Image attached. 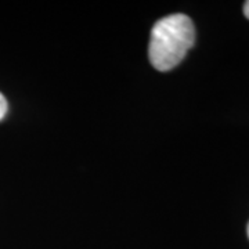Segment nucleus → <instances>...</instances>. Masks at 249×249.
Here are the masks:
<instances>
[{
  "mask_svg": "<svg viewBox=\"0 0 249 249\" xmlns=\"http://www.w3.org/2000/svg\"><path fill=\"white\" fill-rule=\"evenodd\" d=\"M7 108H9L7 100H6L4 96L0 93V121L6 116V114H7Z\"/></svg>",
  "mask_w": 249,
  "mask_h": 249,
  "instance_id": "nucleus-2",
  "label": "nucleus"
},
{
  "mask_svg": "<svg viewBox=\"0 0 249 249\" xmlns=\"http://www.w3.org/2000/svg\"><path fill=\"white\" fill-rule=\"evenodd\" d=\"M196 42V28L186 14H170L160 18L151 29L148 57L160 72L173 70L183 61Z\"/></svg>",
  "mask_w": 249,
  "mask_h": 249,
  "instance_id": "nucleus-1",
  "label": "nucleus"
},
{
  "mask_svg": "<svg viewBox=\"0 0 249 249\" xmlns=\"http://www.w3.org/2000/svg\"><path fill=\"white\" fill-rule=\"evenodd\" d=\"M244 16L249 19V0L244 3Z\"/></svg>",
  "mask_w": 249,
  "mask_h": 249,
  "instance_id": "nucleus-3",
  "label": "nucleus"
},
{
  "mask_svg": "<svg viewBox=\"0 0 249 249\" xmlns=\"http://www.w3.org/2000/svg\"><path fill=\"white\" fill-rule=\"evenodd\" d=\"M247 232H248V237H249V223H248V227H247Z\"/></svg>",
  "mask_w": 249,
  "mask_h": 249,
  "instance_id": "nucleus-4",
  "label": "nucleus"
}]
</instances>
